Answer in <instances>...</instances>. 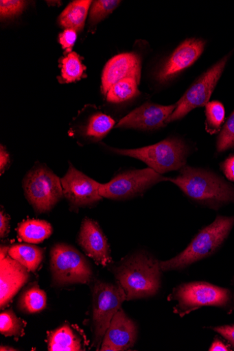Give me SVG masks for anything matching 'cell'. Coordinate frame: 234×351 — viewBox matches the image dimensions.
Wrapping results in <instances>:
<instances>
[{
    "label": "cell",
    "instance_id": "1",
    "mask_svg": "<svg viewBox=\"0 0 234 351\" xmlns=\"http://www.w3.org/2000/svg\"><path fill=\"white\" fill-rule=\"evenodd\" d=\"M169 182L200 206L218 210L234 204V186L213 171L186 165Z\"/></svg>",
    "mask_w": 234,
    "mask_h": 351
},
{
    "label": "cell",
    "instance_id": "2",
    "mask_svg": "<svg viewBox=\"0 0 234 351\" xmlns=\"http://www.w3.org/2000/svg\"><path fill=\"white\" fill-rule=\"evenodd\" d=\"M161 271L160 262L145 252L131 255L114 269L127 301L155 295L161 288Z\"/></svg>",
    "mask_w": 234,
    "mask_h": 351
},
{
    "label": "cell",
    "instance_id": "3",
    "mask_svg": "<svg viewBox=\"0 0 234 351\" xmlns=\"http://www.w3.org/2000/svg\"><path fill=\"white\" fill-rule=\"evenodd\" d=\"M233 227L234 216H217L211 225L194 237L185 250L169 261L160 262L161 271H182L211 256L228 238Z\"/></svg>",
    "mask_w": 234,
    "mask_h": 351
},
{
    "label": "cell",
    "instance_id": "4",
    "mask_svg": "<svg viewBox=\"0 0 234 351\" xmlns=\"http://www.w3.org/2000/svg\"><path fill=\"white\" fill-rule=\"evenodd\" d=\"M177 302L174 313L183 317L204 306L234 311V294L229 289L208 282H191L179 285L168 298Z\"/></svg>",
    "mask_w": 234,
    "mask_h": 351
},
{
    "label": "cell",
    "instance_id": "5",
    "mask_svg": "<svg viewBox=\"0 0 234 351\" xmlns=\"http://www.w3.org/2000/svg\"><path fill=\"white\" fill-rule=\"evenodd\" d=\"M107 147L116 154L139 159L161 175L180 171L186 166L189 155L188 146L178 138H166L154 145L137 149Z\"/></svg>",
    "mask_w": 234,
    "mask_h": 351
},
{
    "label": "cell",
    "instance_id": "6",
    "mask_svg": "<svg viewBox=\"0 0 234 351\" xmlns=\"http://www.w3.org/2000/svg\"><path fill=\"white\" fill-rule=\"evenodd\" d=\"M27 200L38 213L50 211L64 197L60 179L45 166H36L23 181Z\"/></svg>",
    "mask_w": 234,
    "mask_h": 351
},
{
    "label": "cell",
    "instance_id": "7",
    "mask_svg": "<svg viewBox=\"0 0 234 351\" xmlns=\"http://www.w3.org/2000/svg\"><path fill=\"white\" fill-rule=\"evenodd\" d=\"M169 182V178L163 176L153 169L130 170L122 172L110 182L100 184V195L103 198L124 201L138 197L153 186Z\"/></svg>",
    "mask_w": 234,
    "mask_h": 351
},
{
    "label": "cell",
    "instance_id": "8",
    "mask_svg": "<svg viewBox=\"0 0 234 351\" xmlns=\"http://www.w3.org/2000/svg\"><path fill=\"white\" fill-rule=\"evenodd\" d=\"M231 52L224 56L207 72L200 75L176 104L177 107L166 124L178 121L191 110L206 106L224 71Z\"/></svg>",
    "mask_w": 234,
    "mask_h": 351
},
{
    "label": "cell",
    "instance_id": "9",
    "mask_svg": "<svg viewBox=\"0 0 234 351\" xmlns=\"http://www.w3.org/2000/svg\"><path fill=\"white\" fill-rule=\"evenodd\" d=\"M51 270L54 282L62 285L87 283L92 278L91 267L75 247L57 244L51 251Z\"/></svg>",
    "mask_w": 234,
    "mask_h": 351
},
{
    "label": "cell",
    "instance_id": "10",
    "mask_svg": "<svg viewBox=\"0 0 234 351\" xmlns=\"http://www.w3.org/2000/svg\"><path fill=\"white\" fill-rule=\"evenodd\" d=\"M126 300V293L118 283L97 282L95 284L93 308L95 345L104 340L113 317Z\"/></svg>",
    "mask_w": 234,
    "mask_h": 351
},
{
    "label": "cell",
    "instance_id": "11",
    "mask_svg": "<svg viewBox=\"0 0 234 351\" xmlns=\"http://www.w3.org/2000/svg\"><path fill=\"white\" fill-rule=\"evenodd\" d=\"M64 196L75 208L93 205L103 197L100 195V183L76 169L72 165L61 178Z\"/></svg>",
    "mask_w": 234,
    "mask_h": 351
},
{
    "label": "cell",
    "instance_id": "12",
    "mask_svg": "<svg viewBox=\"0 0 234 351\" xmlns=\"http://www.w3.org/2000/svg\"><path fill=\"white\" fill-rule=\"evenodd\" d=\"M206 41L191 38L182 43L165 60L156 74L160 83L169 82L190 67L203 53Z\"/></svg>",
    "mask_w": 234,
    "mask_h": 351
},
{
    "label": "cell",
    "instance_id": "13",
    "mask_svg": "<svg viewBox=\"0 0 234 351\" xmlns=\"http://www.w3.org/2000/svg\"><path fill=\"white\" fill-rule=\"evenodd\" d=\"M176 107V104L172 106H161L146 103L128 113L115 127L143 131L157 130L166 125L167 120Z\"/></svg>",
    "mask_w": 234,
    "mask_h": 351
},
{
    "label": "cell",
    "instance_id": "14",
    "mask_svg": "<svg viewBox=\"0 0 234 351\" xmlns=\"http://www.w3.org/2000/svg\"><path fill=\"white\" fill-rule=\"evenodd\" d=\"M126 78L134 79L140 84L141 60L137 53H121L108 62L102 75V93L106 95L115 84Z\"/></svg>",
    "mask_w": 234,
    "mask_h": 351
},
{
    "label": "cell",
    "instance_id": "15",
    "mask_svg": "<svg viewBox=\"0 0 234 351\" xmlns=\"http://www.w3.org/2000/svg\"><path fill=\"white\" fill-rule=\"evenodd\" d=\"M137 337L138 329L135 323L121 308L113 317L100 350H126L135 345Z\"/></svg>",
    "mask_w": 234,
    "mask_h": 351
},
{
    "label": "cell",
    "instance_id": "16",
    "mask_svg": "<svg viewBox=\"0 0 234 351\" xmlns=\"http://www.w3.org/2000/svg\"><path fill=\"white\" fill-rule=\"evenodd\" d=\"M78 242L97 264L106 267L112 263L107 238L94 220L89 218L83 220Z\"/></svg>",
    "mask_w": 234,
    "mask_h": 351
},
{
    "label": "cell",
    "instance_id": "17",
    "mask_svg": "<svg viewBox=\"0 0 234 351\" xmlns=\"http://www.w3.org/2000/svg\"><path fill=\"white\" fill-rule=\"evenodd\" d=\"M28 270L10 256L0 258V306L5 308L27 282Z\"/></svg>",
    "mask_w": 234,
    "mask_h": 351
},
{
    "label": "cell",
    "instance_id": "18",
    "mask_svg": "<svg viewBox=\"0 0 234 351\" xmlns=\"http://www.w3.org/2000/svg\"><path fill=\"white\" fill-rule=\"evenodd\" d=\"M91 3L89 0H78L71 3L60 15V25L66 29L81 32L84 29Z\"/></svg>",
    "mask_w": 234,
    "mask_h": 351
},
{
    "label": "cell",
    "instance_id": "19",
    "mask_svg": "<svg viewBox=\"0 0 234 351\" xmlns=\"http://www.w3.org/2000/svg\"><path fill=\"white\" fill-rule=\"evenodd\" d=\"M9 254L28 271L34 272L43 261L44 250L32 245L16 244L10 247Z\"/></svg>",
    "mask_w": 234,
    "mask_h": 351
},
{
    "label": "cell",
    "instance_id": "20",
    "mask_svg": "<svg viewBox=\"0 0 234 351\" xmlns=\"http://www.w3.org/2000/svg\"><path fill=\"white\" fill-rule=\"evenodd\" d=\"M51 226L45 220L27 219L19 225L18 234L25 242L39 243L48 239L52 234Z\"/></svg>",
    "mask_w": 234,
    "mask_h": 351
},
{
    "label": "cell",
    "instance_id": "21",
    "mask_svg": "<svg viewBox=\"0 0 234 351\" xmlns=\"http://www.w3.org/2000/svg\"><path fill=\"white\" fill-rule=\"evenodd\" d=\"M81 349L80 339L69 326L60 327L49 334V351H78Z\"/></svg>",
    "mask_w": 234,
    "mask_h": 351
},
{
    "label": "cell",
    "instance_id": "22",
    "mask_svg": "<svg viewBox=\"0 0 234 351\" xmlns=\"http://www.w3.org/2000/svg\"><path fill=\"white\" fill-rule=\"evenodd\" d=\"M115 126V121L110 116L98 112L87 121L83 131L85 137L98 141L103 139Z\"/></svg>",
    "mask_w": 234,
    "mask_h": 351
},
{
    "label": "cell",
    "instance_id": "23",
    "mask_svg": "<svg viewBox=\"0 0 234 351\" xmlns=\"http://www.w3.org/2000/svg\"><path fill=\"white\" fill-rule=\"evenodd\" d=\"M139 83L134 79L126 78L115 84L105 95L111 104H122L135 99L140 95Z\"/></svg>",
    "mask_w": 234,
    "mask_h": 351
},
{
    "label": "cell",
    "instance_id": "24",
    "mask_svg": "<svg viewBox=\"0 0 234 351\" xmlns=\"http://www.w3.org/2000/svg\"><path fill=\"white\" fill-rule=\"evenodd\" d=\"M61 83H71L81 80L86 71L82 58L75 52L67 54L60 59Z\"/></svg>",
    "mask_w": 234,
    "mask_h": 351
},
{
    "label": "cell",
    "instance_id": "25",
    "mask_svg": "<svg viewBox=\"0 0 234 351\" xmlns=\"http://www.w3.org/2000/svg\"><path fill=\"white\" fill-rule=\"evenodd\" d=\"M47 306L46 293L38 286H32L26 290L20 298L19 308L27 313L42 311Z\"/></svg>",
    "mask_w": 234,
    "mask_h": 351
},
{
    "label": "cell",
    "instance_id": "26",
    "mask_svg": "<svg viewBox=\"0 0 234 351\" xmlns=\"http://www.w3.org/2000/svg\"><path fill=\"white\" fill-rule=\"evenodd\" d=\"M225 109L219 101L209 102L206 106V130L210 134L219 132L224 122Z\"/></svg>",
    "mask_w": 234,
    "mask_h": 351
},
{
    "label": "cell",
    "instance_id": "27",
    "mask_svg": "<svg viewBox=\"0 0 234 351\" xmlns=\"http://www.w3.org/2000/svg\"><path fill=\"white\" fill-rule=\"evenodd\" d=\"M24 324L12 310L4 311L0 315V332L6 337L21 336L23 333Z\"/></svg>",
    "mask_w": 234,
    "mask_h": 351
},
{
    "label": "cell",
    "instance_id": "28",
    "mask_svg": "<svg viewBox=\"0 0 234 351\" xmlns=\"http://www.w3.org/2000/svg\"><path fill=\"white\" fill-rule=\"evenodd\" d=\"M121 3L117 0H98V1L93 2L89 16L91 27L95 26L108 17Z\"/></svg>",
    "mask_w": 234,
    "mask_h": 351
},
{
    "label": "cell",
    "instance_id": "29",
    "mask_svg": "<svg viewBox=\"0 0 234 351\" xmlns=\"http://www.w3.org/2000/svg\"><path fill=\"white\" fill-rule=\"evenodd\" d=\"M234 147V110L224 123L220 133L216 150L218 154L226 152Z\"/></svg>",
    "mask_w": 234,
    "mask_h": 351
},
{
    "label": "cell",
    "instance_id": "30",
    "mask_svg": "<svg viewBox=\"0 0 234 351\" xmlns=\"http://www.w3.org/2000/svg\"><path fill=\"white\" fill-rule=\"evenodd\" d=\"M26 1L20 0H1L0 1V16L2 19H11L22 13L27 5Z\"/></svg>",
    "mask_w": 234,
    "mask_h": 351
},
{
    "label": "cell",
    "instance_id": "31",
    "mask_svg": "<svg viewBox=\"0 0 234 351\" xmlns=\"http://www.w3.org/2000/svg\"><path fill=\"white\" fill-rule=\"evenodd\" d=\"M77 31L73 29H65L62 34L59 35V43L65 53H70L77 40Z\"/></svg>",
    "mask_w": 234,
    "mask_h": 351
},
{
    "label": "cell",
    "instance_id": "32",
    "mask_svg": "<svg viewBox=\"0 0 234 351\" xmlns=\"http://www.w3.org/2000/svg\"><path fill=\"white\" fill-rule=\"evenodd\" d=\"M209 328L222 336L234 349V324Z\"/></svg>",
    "mask_w": 234,
    "mask_h": 351
},
{
    "label": "cell",
    "instance_id": "33",
    "mask_svg": "<svg viewBox=\"0 0 234 351\" xmlns=\"http://www.w3.org/2000/svg\"><path fill=\"white\" fill-rule=\"evenodd\" d=\"M220 168L226 178L234 182V154L228 157L220 165Z\"/></svg>",
    "mask_w": 234,
    "mask_h": 351
},
{
    "label": "cell",
    "instance_id": "34",
    "mask_svg": "<svg viewBox=\"0 0 234 351\" xmlns=\"http://www.w3.org/2000/svg\"><path fill=\"white\" fill-rule=\"evenodd\" d=\"M10 217L3 210L0 212V237L4 239L7 237L10 233Z\"/></svg>",
    "mask_w": 234,
    "mask_h": 351
},
{
    "label": "cell",
    "instance_id": "35",
    "mask_svg": "<svg viewBox=\"0 0 234 351\" xmlns=\"http://www.w3.org/2000/svg\"><path fill=\"white\" fill-rule=\"evenodd\" d=\"M10 163V154L7 152L6 149L3 145H1V148H0V171H1V175L5 172L7 168L9 167Z\"/></svg>",
    "mask_w": 234,
    "mask_h": 351
},
{
    "label": "cell",
    "instance_id": "36",
    "mask_svg": "<svg viewBox=\"0 0 234 351\" xmlns=\"http://www.w3.org/2000/svg\"><path fill=\"white\" fill-rule=\"evenodd\" d=\"M210 351H229L231 350L229 346L225 344L222 340L216 338L214 339L211 347L209 348Z\"/></svg>",
    "mask_w": 234,
    "mask_h": 351
},
{
    "label": "cell",
    "instance_id": "37",
    "mask_svg": "<svg viewBox=\"0 0 234 351\" xmlns=\"http://www.w3.org/2000/svg\"><path fill=\"white\" fill-rule=\"evenodd\" d=\"M0 350H16L15 348H12V347H10V346H1V347H0Z\"/></svg>",
    "mask_w": 234,
    "mask_h": 351
},
{
    "label": "cell",
    "instance_id": "38",
    "mask_svg": "<svg viewBox=\"0 0 234 351\" xmlns=\"http://www.w3.org/2000/svg\"><path fill=\"white\" fill-rule=\"evenodd\" d=\"M233 284H234V278H233Z\"/></svg>",
    "mask_w": 234,
    "mask_h": 351
}]
</instances>
